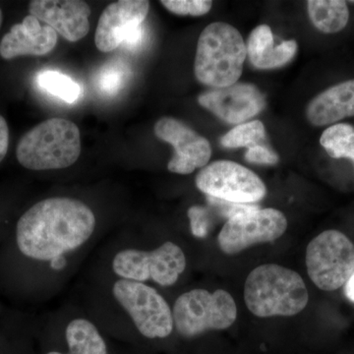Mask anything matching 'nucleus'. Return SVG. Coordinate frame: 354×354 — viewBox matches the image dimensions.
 <instances>
[{"label": "nucleus", "mask_w": 354, "mask_h": 354, "mask_svg": "<svg viewBox=\"0 0 354 354\" xmlns=\"http://www.w3.org/2000/svg\"><path fill=\"white\" fill-rule=\"evenodd\" d=\"M344 295L349 301L354 304V272L349 278L348 283L344 285Z\"/></svg>", "instance_id": "cd10ccee"}, {"label": "nucleus", "mask_w": 354, "mask_h": 354, "mask_svg": "<svg viewBox=\"0 0 354 354\" xmlns=\"http://www.w3.org/2000/svg\"><path fill=\"white\" fill-rule=\"evenodd\" d=\"M130 75L129 69L121 62H108L102 66L97 78V86L102 94L113 95L124 87Z\"/></svg>", "instance_id": "5701e85b"}, {"label": "nucleus", "mask_w": 354, "mask_h": 354, "mask_svg": "<svg viewBox=\"0 0 354 354\" xmlns=\"http://www.w3.org/2000/svg\"><path fill=\"white\" fill-rule=\"evenodd\" d=\"M246 50L249 60L256 68L274 69L283 66L292 59L297 53V43L290 39L274 48L271 28L261 25L249 36Z\"/></svg>", "instance_id": "f3484780"}, {"label": "nucleus", "mask_w": 354, "mask_h": 354, "mask_svg": "<svg viewBox=\"0 0 354 354\" xmlns=\"http://www.w3.org/2000/svg\"><path fill=\"white\" fill-rule=\"evenodd\" d=\"M246 55L245 44L236 28L223 22L212 23L198 39L195 77L209 87H230L241 78Z\"/></svg>", "instance_id": "7ed1b4c3"}, {"label": "nucleus", "mask_w": 354, "mask_h": 354, "mask_svg": "<svg viewBox=\"0 0 354 354\" xmlns=\"http://www.w3.org/2000/svg\"><path fill=\"white\" fill-rule=\"evenodd\" d=\"M288 228V220L277 209L256 207L230 218L218 236L220 249L227 255H235L257 244L279 239Z\"/></svg>", "instance_id": "9d476101"}, {"label": "nucleus", "mask_w": 354, "mask_h": 354, "mask_svg": "<svg viewBox=\"0 0 354 354\" xmlns=\"http://www.w3.org/2000/svg\"><path fill=\"white\" fill-rule=\"evenodd\" d=\"M2 20H3V15H2L1 9H0V27H1Z\"/></svg>", "instance_id": "c756f323"}, {"label": "nucleus", "mask_w": 354, "mask_h": 354, "mask_svg": "<svg viewBox=\"0 0 354 354\" xmlns=\"http://www.w3.org/2000/svg\"><path fill=\"white\" fill-rule=\"evenodd\" d=\"M81 153L80 130L64 118H50L29 130L18 143V162L31 171L62 169L75 164Z\"/></svg>", "instance_id": "20e7f679"}, {"label": "nucleus", "mask_w": 354, "mask_h": 354, "mask_svg": "<svg viewBox=\"0 0 354 354\" xmlns=\"http://www.w3.org/2000/svg\"><path fill=\"white\" fill-rule=\"evenodd\" d=\"M353 162H354V158H353Z\"/></svg>", "instance_id": "2f4dec72"}, {"label": "nucleus", "mask_w": 354, "mask_h": 354, "mask_svg": "<svg viewBox=\"0 0 354 354\" xmlns=\"http://www.w3.org/2000/svg\"><path fill=\"white\" fill-rule=\"evenodd\" d=\"M113 293L144 337L165 339L171 334L174 324L171 307L155 288L122 279L114 283Z\"/></svg>", "instance_id": "0eeeda50"}, {"label": "nucleus", "mask_w": 354, "mask_h": 354, "mask_svg": "<svg viewBox=\"0 0 354 354\" xmlns=\"http://www.w3.org/2000/svg\"><path fill=\"white\" fill-rule=\"evenodd\" d=\"M95 227L94 213L80 200L50 198L37 203L21 216L16 239L27 257L51 261L85 243Z\"/></svg>", "instance_id": "f257e3e1"}, {"label": "nucleus", "mask_w": 354, "mask_h": 354, "mask_svg": "<svg viewBox=\"0 0 354 354\" xmlns=\"http://www.w3.org/2000/svg\"><path fill=\"white\" fill-rule=\"evenodd\" d=\"M309 278L320 290L333 291L344 286L354 272V244L339 230H326L307 246Z\"/></svg>", "instance_id": "423d86ee"}, {"label": "nucleus", "mask_w": 354, "mask_h": 354, "mask_svg": "<svg viewBox=\"0 0 354 354\" xmlns=\"http://www.w3.org/2000/svg\"><path fill=\"white\" fill-rule=\"evenodd\" d=\"M203 108L220 120L232 124H241L265 108V97L252 84H234L230 87L214 88L198 97Z\"/></svg>", "instance_id": "ddd939ff"}, {"label": "nucleus", "mask_w": 354, "mask_h": 354, "mask_svg": "<svg viewBox=\"0 0 354 354\" xmlns=\"http://www.w3.org/2000/svg\"><path fill=\"white\" fill-rule=\"evenodd\" d=\"M265 137V127L259 120L241 123L227 132L221 140V145L225 148H251Z\"/></svg>", "instance_id": "4be33fe9"}, {"label": "nucleus", "mask_w": 354, "mask_h": 354, "mask_svg": "<svg viewBox=\"0 0 354 354\" xmlns=\"http://www.w3.org/2000/svg\"><path fill=\"white\" fill-rule=\"evenodd\" d=\"M247 162L252 164L274 165L278 164L279 157L264 146L256 145L248 149L245 153Z\"/></svg>", "instance_id": "a878e982"}, {"label": "nucleus", "mask_w": 354, "mask_h": 354, "mask_svg": "<svg viewBox=\"0 0 354 354\" xmlns=\"http://www.w3.org/2000/svg\"><path fill=\"white\" fill-rule=\"evenodd\" d=\"M188 216H189L193 234L199 239L206 237L211 227V216L208 209L201 206L191 207L188 209Z\"/></svg>", "instance_id": "393cba45"}, {"label": "nucleus", "mask_w": 354, "mask_h": 354, "mask_svg": "<svg viewBox=\"0 0 354 354\" xmlns=\"http://www.w3.org/2000/svg\"><path fill=\"white\" fill-rule=\"evenodd\" d=\"M69 353L66 354H108L106 342L90 321L76 319L66 328Z\"/></svg>", "instance_id": "6ab92c4d"}, {"label": "nucleus", "mask_w": 354, "mask_h": 354, "mask_svg": "<svg viewBox=\"0 0 354 354\" xmlns=\"http://www.w3.org/2000/svg\"><path fill=\"white\" fill-rule=\"evenodd\" d=\"M29 12L71 43L85 38L90 32L92 11L80 0H32Z\"/></svg>", "instance_id": "4468645a"}, {"label": "nucleus", "mask_w": 354, "mask_h": 354, "mask_svg": "<svg viewBox=\"0 0 354 354\" xmlns=\"http://www.w3.org/2000/svg\"><path fill=\"white\" fill-rule=\"evenodd\" d=\"M66 265V261L64 256H59V257L55 258V259L51 260V268L55 270H62V268Z\"/></svg>", "instance_id": "c85d7f7f"}, {"label": "nucleus", "mask_w": 354, "mask_h": 354, "mask_svg": "<svg viewBox=\"0 0 354 354\" xmlns=\"http://www.w3.org/2000/svg\"><path fill=\"white\" fill-rule=\"evenodd\" d=\"M195 183L207 196L235 204L254 205L267 193L255 172L232 160H216L203 167Z\"/></svg>", "instance_id": "1a4fd4ad"}, {"label": "nucleus", "mask_w": 354, "mask_h": 354, "mask_svg": "<svg viewBox=\"0 0 354 354\" xmlns=\"http://www.w3.org/2000/svg\"><path fill=\"white\" fill-rule=\"evenodd\" d=\"M160 3L169 12L181 16L205 15L213 6V2L209 0H162Z\"/></svg>", "instance_id": "b1692460"}, {"label": "nucleus", "mask_w": 354, "mask_h": 354, "mask_svg": "<svg viewBox=\"0 0 354 354\" xmlns=\"http://www.w3.org/2000/svg\"><path fill=\"white\" fill-rule=\"evenodd\" d=\"M247 308L260 318L297 315L308 304L309 295L299 274L277 264H265L249 274L244 285Z\"/></svg>", "instance_id": "f03ea898"}, {"label": "nucleus", "mask_w": 354, "mask_h": 354, "mask_svg": "<svg viewBox=\"0 0 354 354\" xmlns=\"http://www.w3.org/2000/svg\"><path fill=\"white\" fill-rule=\"evenodd\" d=\"M48 354H66V353H57V351H51V353H48Z\"/></svg>", "instance_id": "7c9ffc66"}, {"label": "nucleus", "mask_w": 354, "mask_h": 354, "mask_svg": "<svg viewBox=\"0 0 354 354\" xmlns=\"http://www.w3.org/2000/svg\"><path fill=\"white\" fill-rule=\"evenodd\" d=\"M9 145V129L6 120L0 115V162L6 158Z\"/></svg>", "instance_id": "bb28decb"}, {"label": "nucleus", "mask_w": 354, "mask_h": 354, "mask_svg": "<svg viewBox=\"0 0 354 354\" xmlns=\"http://www.w3.org/2000/svg\"><path fill=\"white\" fill-rule=\"evenodd\" d=\"M354 116V80L333 86L316 95L306 108V118L315 127H325Z\"/></svg>", "instance_id": "dca6fc26"}, {"label": "nucleus", "mask_w": 354, "mask_h": 354, "mask_svg": "<svg viewBox=\"0 0 354 354\" xmlns=\"http://www.w3.org/2000/svg\"><path fill=\"white\" fill-rule=\"evenodd\" d=\"M346 3L344 0H309L307 9L312 24L325 34L341 32L349 20Z\"/></svg>", "instance_id": "a211bd4d"}, {"label": "nucleus", "mask_w": 354, "mask_h": 354, "mask_svg": "<svg viewBox=\"0 0 354 354\" xmlns=\"http://www.w3.org/2000/svg\"><path fill=\"white\" fill-rule=\"evenodd\" d=\"M150 10L147 0H120L102 11L95 34V44L102 53H111L122 46L143 28Z\"/></svg>", "instance_id": "f8f14e48"}, {"label": "nucleus", "mask_w": 354, "mask_h": 354, "mask_svg": "<svg viewBox=\"0 0 354 354\" xmlns=\"http://www.w3.org/2000/svg\"><path fill=\"white\" fill-rule=\"evenodd\" d=\"M153 132L158 139L174 147V156L167 165L169 171L190 174L208 164L212 156L208 140L183 121L165 116L156 122Z\"/></svg>", "instance_id": "9b49d317"}, {"label": "nucleus", "mask_w": 354, "mask_h": 354, "mask_svg": "<svg viewBox=\"0 0 354 354\" xmlns=\"http://www.w3.org/2000/svg\"><path fill=\"white\" fill-rule=\"evenodd\" d=\"M57 32L50 26L28 15L20 24L14 25L0 41V55L6 60L24 55H46L55 50Z\"/></svg>", "instance_id": "2eb2a0df"}, {"label": "nucleus", "mask_w": 354, "mask_h": 354, "mask_svg": "<svg viewBox=\"0 0 354 354\" xmlns=\"http://www.w3.org/2000/svg\"><path fill=\"white\" fill-rule=\"evenodd\" d=\"M38 85L39 88L68 104L76 102L81 94V88L78 83L65 74L53 70H46L39 73Z\"/></svg>", "instance_id": "412c9836"}, {"label": "nucleus", "mask_w": 354, "mask_h": 354, "mask_svg": "<svg viewBox=\"0 0 354 354\" xmlns=\"http://www.w3.org/2000/svg\"><path fill=\"white\" fill-rule=\"evenodd\" d=\"M185 268L183 251L171 241L165 242L153 251H120L113 263V272L123 279L139 283L152 279L162 286H174Z\"/></svg>", "instance_id": "6e6552de"}, {"label": "nucleus", "mask_w": 354, "mask_h": 354, "mask_svg": "<svg viewBox=\"0 0 354 354\" xmlns=\"http://www.w3.org/2000/svg\"><path fill=\"white\" fill-rule=\"evenodd\" d=\"M320 143L333 158H354V128L348 123H337L323 132Z\"/></svg>", "instance_id": "aec40b11"}, {"label": "nucleus", "mask_w": 354, "mask_h": 354, "mask_svg": "<svg viewBox=\"0 0 354 354\" xmlns=\"http://www.w3.org/2000/svg\"><path fill=\"white\" fill-rule=\"evenodd\" d=\"M174 327L184 337H195L209 330L227 329L237 318L234 297L223 290L211 293L193 290L183 293L174 304Z\"/></svg>", "instance_id": "39448f33"}]
</instances>
